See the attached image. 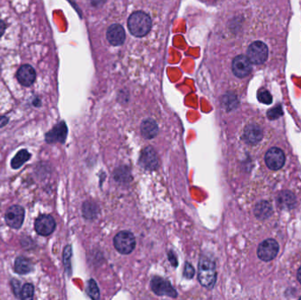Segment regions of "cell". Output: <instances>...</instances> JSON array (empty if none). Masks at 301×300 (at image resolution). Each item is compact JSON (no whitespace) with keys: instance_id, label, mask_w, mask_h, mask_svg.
Masks as SVG:
<instances>
[{"instance_id":"obj_11","label":"cell","mask_w":301,"mask_h":300,"mask_svg":"<svg viewBox=\"0 0 301 300\" xmlns=\"http://www.w3.org/2000/svg\"><path fill=\"white\" fill-rule=\"evenodd\" d=\"M232 69L234 75L238 78L247 77L252 71V63L246 56H238L234 59Z\"/></svg>"},{"instance_id":"obj_12","label":"cell","mask_w":301,"mask_h":300,"mask_svg":"<svg viewBox=\"0 0 301 300\" xmlns=\"http://www.w3.org/2000/svg\"><path fill=\"white\" fill-rule=\"evenodd\" d=\"M140 166L144 169L153 171L159 166L157 153L152 147H146L141 153L140 158Z\"/></svg>"},{"instance_id":"obj_3","label":"cell","mask_w":301,"mask_h":300,"mask_svg":"<svg viewBox=\"0 0 301 300\" xmlns=\"http://www.w3.org/2000/svg\"><path fill=\"white\" fill-rule=\"evenodd\" d=\"M114 246L119 253L122 255H129L135 248V237L130 232H120L114 238Z\"/></svg>"},{"instance_id":"obj_18","label":"cell","mask_w":301,"mask_h":300,"mask_svg":"<svg viewBox=\"0 0 301 300\" xmlns=\"http://www.w3.org/2000/svg\"><path fill=\"white\" fill-rule=\"evenodd\" d=\"M278 204L279 207H281L282 209H292L295 205L296 203V198L295 196L293 195V193L291 191H283V192L279 194V197H278Z\"/></svg>"},{"instance_id":"obj_32","label":"cell","mask_w":301,"mask_h":300,"mask_svg":"<svg viewBox=\"0 0 301 300\" xmlns=\"http://www.w3.org/2000/svg\"><path fill=\"white\" fill-rule=\"evenodd\" d=\"M5 28H6L5 23L2 20H0V37L5 34Z\"/></svg>"},{"instance_id":"obj_8","label":"cell","mask_w":301,"mask_h":300,"mask_svg":"<svg viewBox=\"0 0 301 300\" xmlns=\"http://www.w3.org/2000/svg\"><path fill=\"white\" fill-rule=\"evenodd\" d=\"M151 288L152 291L159 296H167L170 298H176L177 297V291L174 287L172 286L170 282H167L166 280L161 278H153L151 281Z\"/></svg>"},{"instance_id":"obj_10","label":"cell","mask_w":301,"mask_h":300,"mask_svg":"<svg viewBox=\"0 0 301 300\" xmlns=\"http://www.w3.org/2000/svg\"><path fill=\"white\" fill-rule=\"evenodd\" d=\"M68 129L67 126L64 121L59 122V124L55 126L52 130H50L45 135L46 143H63L65 142V139L67 137Z\"/></svg>"},{"instance_id":"obj_33","label":"cell","mask_w":301,"mask_h":300,"mask_svg":"<svg viewBox=\"0 0 301 300\" xmlns=\"http://www.w3.org/2000/svg\"><path fill=\"white\" fill-rule=\"evenodd\" d=\"M169 260H170L171 262H172V264H174V266H176V264H177V260H176V256H174L173 253H170V254H169Z\"/></svg>"},{"instance_id":"obj_2","label":"cell","mask_w":301,"mask_h":300,"mask_svg":"<svg viewBox=\"0 0 301 300\" xmlns=\"http://www.w3.org/2000/svg\"><path fill=\"white\" fill-rule=\"evenodd\" d=\"M128 27L133 36L138 37L146 36L152 27V20L148 15L143 12H136L128 20Z\"/></svg>"},{"instance_id":"obj_5","label":"cell","mask_w":301,"mask_h":300,"mask_svg":"<svg viewBox=\"0 0 301 300\" xmlns=\"http://www.w3.org/2000/svg\"><path fill=\"white\" fill-rule=\"evenodd\" d=\"M25 219V210L20 205L10 207L5 212V221L11 228L20 229L22 226Z\"/></svg>"},{"instance_id":"obj_19","label":"cell","mask_w":301,"mask_h":300,"mask_svg":"<svg viewBox=\"0 0 301 300\" xmlns=\"http://www.w3.org/2000/svg\"><path fill=\"white\" fill-rule=\"evenodd\" d=\"M254 212L258 220H264L270 218L273 212V210L270 202L261 201L256 204Z\"/></svg>"},{"instance_id":"obj_17","label":"cell","mask_w":301,"mask_h":300,"mask_svg":"<svg viewBox=\"0 0 301 300\" xmlns=\"http://www.w3.org/2000/svg\"><path fill=\"white\" fill-rule=\"evenodd\" d=\"M158 131L159 127L157 123L152 119H146L141 124V132L146 139H154L157 136Z\"/></svg>"},{"instance_id":"obj_34","label":"cell","mask_w":301,"mask_h":300,"mask_svg":"<svg viewBox=\"0 0 301 300\" xmlns=\"http://www.w3.org/2000/svg\"><path fill=\"white\" fill-rule=\"evenodd\" d=\"M298 279H299V281L301 283V267L299 269V271H298Z\"/></svg>"},{"instance_id":"obj_4","label":"cell","mask_w":301,"mask_h":300,"mask_svg":"<svg viewBox=\"0 0 301 300\" xmlns=\"http://www.w3.org/2000/svg\"><path fill=\"white\" fill-rule=\"evenodd\" d=\"M268 47L262 41L253 42L247 49V59L254 64H261L268 58Z\"/></svg>"},{"instance_id":"obj_9","label":"cell","mask_w":301,"mask_h":300,"mask_svg":"<svg viewBox=\"0 0 301 300\" xmlns=\"http://www.w3.org/2000/svg\"><path fill=\"white\" fill-rule=\"evenodd\" d=\"M285 162V157L283 151L279 148H270L265 155V163L271 170H279L283 167Z\"/></svg>"},{"instance_id":"obj_25","label":"cell","mask_w":301,"mask_h":300,"mask_svg":"<svg viewBox=\"0 0 301 300\" xmlns=\"http://www.w3.org/2000/svg\"><path fill=\"white\" fill-rule=\"evenodd\" d=\"M130 175V172L126 167H121L115 171V179H117V181H129L131 179Z\"/></svg>"},{"instance_id":"obj_7","label":"cell","mask_w":301,"mask_h":300,"mask_svg":"<svg viewBox=\"0 0 301 300\" xmlns=\"http://www.w3.org/2000/svg\"><path fill=\"white\" fill-rule=\"evenodd\" d=\"M56 221L50 215H40L35 222V230L40 236H49L56 229Z\"/></svg>"},{"instance_id":"obj_28","label":"cell","mask_w":301,"mask_h":300,"mask_svg":"<svg viewBox=\"0 0 301 300\" xmlns=\"http://www.w3.org/2000/svg\"><path fill=\"white\" fill-rule=\"evenodd\" d=\"M268 117L270 118V120H276L279 117H281L283 115V109H282V106H277L276 108H271L270 110H269L268 112Z\"/></svg>"},{"instance_id":"obj_1","label":"cell","mask_w":301,"mask_h":300,"mask_svg":"<svg viewBox=\"0 0 301 300\" xmlns=\"http://www.w3.org/2000/svg\"><path fill=\"white\" fill-rule=\"evenodd\" d=\"M198 281L202 286L212 288L217 281L216 266L214 261L202 257L198 265Z\"/></svg>"},{"instance_id":"obj_27","label":"cell","mask_w":301,"mask_h":300,"mask_svg":"<svg viewBox=\"0 0 301 300\" xmlns=\"http://www.w3.org/2000/svg\"><path fill=\"white\" fill-rule=\"evenodd\" d=\"M257 97H258L259 101L261 102V103L269 105V104L272 102V96H271V94H270L268 91H266V90H261V91L258 93Z\"/></svg>"},{"instance_id":"obj_30","label":"cell","mask_w":301,"mask_h":300,"mask_svg":"<svg viewBox=\"0 0 301 300\" xmlns=\"http://www.w3.org/2000/svg\"><path fill=\"white\" fill-rule=\"evenodd\" d=\"M194 275H195V269H194L193 267L189 263H186L184 267L185 278H187L188 279H191V278H193Z\"/></svg>"},{"instance_id":"obj_14","label":"cell","mask_w":301,"mask_h":300,"mask_svg":"<svg viewBox=\"0 0 301 300\" xmlns=\"http://www.w3.org/2000/svg\"><path fill=\"white\" fill-rule=\"evenodd\" d=\"M108 40L114 46L121 45L125 40V32L123 27L119 24H114L108 27L107 32Z\"/></svg>"},{"instance_id":"obj_24","label":"cell","mask_w":301,"mask_h":300,"mask_svg":"<svg viewBox=\"0 0 301 300\" xmlns=\"http://www.w3.org/2000/svg\"><path fill=\"white\" fill-rule=\"evenodd\" d=\"M71 258H72V246L70 245L65 246L63 250V264L65 271L71 275Z\"/></svg>"},{"instance_id":"obj_23","label":"cell","mask_w":301,"mask_h":300,"mask_svg":"<svg viewBox=\"0 0 301 300\" xmlns=\"http://www.w3.org/2000/svg\"><path fill=\"white\" fill-rule=\"evenodd\" d=\"M35 294V287L32 283H26L23 285L20 291V298L21 300H32Z\"/></svg>"},{"instance_id":"obj_29","label":"cell","mask_w":301,"mask_h":300,"mask_svg":"<svg viewBox=\"0 0 301 300\" xmlns=\"http://www.w3.org/2000/svg\"><path fill=\"white\" fill-rule=\"evenodd\" d=\"M11 285H12V290L14 291V295L17 298H20V291H21V283L16 279H13L11 281Z\"/></svg>"},{"instance_id":"obj_15","label":"cell","mask_w":301,"mask_h":300,"mask_svg":"<svg viewBox=\"0 0 301 300\" xmlns=\"http://www.w3.org/2000/svg\"><path fill=\"white\" fill-rule=\"evenodd\" d=\"M262 139L261 129L256 124H250L246 127L243 134V139L249 144H256Z\"/></svg>"},{"instance_id":"obj_26","label":"cell","mask_w":301,"mask_h":300,"mask_svg":"<svg viewBox=\"0 0 301 300\" xmlns=\"http://www.w3.org/2000/svg\"><path fill=\"white\" fill-rule=\"evenodd\" d=\"M223 103L225 105V108L227 110H232L234 108H236L237 104H238V100L237 98L234 96V95H226L224 97L223 100Z\"/></svg>"},{"instance_id":"obj_16","label":"cell","mask_w":301,"mask_h":300,"mask_svg":"<svg viewBox=\"0 0 301 300\" xmlns=\"http://www.w3.org/2000/svg\"><path fill=\"white\" fill-rule=\"evenodd\" d=\"M34 269L31 260L24 256H19L14 262V271L19 275L30 273Z\"/></svg>"},{"instance_id":"obj_13","label":"cell","mask_w":301,"mask_h":300,"mask_svg":"<svg viewBox=\"0 0 301 300\" xmlns=\"http://www.w3.org/2000/svg\"><path fill=\"white\" fill-rule=\"evenodd\" d=\"M16 76L20 85H24V86H30L36 80V72L31 65L24 64L20 67Z\"/></svg>"},{"instance_id":"obj_21","label":"cell","mask_w":301,"mask_h":300,"mask_svg":"<svg viewBox=\"0 0 301 300\" xmlns=\"http://www.w3.org/2000/svg\"><path fill=\"white\" fill-rule=\"evenodd\" d=\"M83 215L87 220H94L98 213V207L94 202H86L83 204Z\"/></svg>"},{"instance_id":"obj_6","label":"cell","mask_w":301,"mask_h":300,"mask_svg":"<svg viewBox=\"0 0 301 300\" xmlns=\"http://www.w3.org/2000/svg\"><path fill=\"white\" fill-rule=\"evenodd\" d=\"M279 251V243L275 240L269 239V240H266L264 241L261 242L260 246H258L257 255L261 260H264V261H270L274 259Z\"/></svg>"},{"instance_id":"obj_20","label":"cell","mask_w":301,"mask_h":300,"mask_svg":"<svg viewBox=\"0 0 301 300\" xmlns=\"http://www.w3.org/2000/svg\"><path fill=\"white\" fill-rule=\"evenodd\" d=\"M31 158V154L28 153L27 150H20V152L17 153V154L13 158L12 161H11V166L13 169H19L20 168L21 166L28 161Z\"/></svg>"},{"instance_id":"obj_22","label":"cell","mask_w":301,"mask_h":300,"mask_svg":"<svg viewBox=\"0 0 301 300\" xmlns=\"http://www.w3.org/2000/svg\"><path fill=\"white\" fill-rule=\"evenodd\" d=\"M86 291H87V294L89 295L91 299H93V300H99V287H98L97 283H96L94 279H90L88 282H87V289H86Z\"/></svg>"},{"instance_id":"obj_31","label":"cell","mask_w":301,"mask_h":300,"mask_svg":"<svg viewBox=\"0 0 301 300\" xmlns=\"http://www.w3.org/2000/svg\"><path fill=\"white\" fill-rule=\"evenodd\" d=\"M8 121H9L8 117H0V129L3 128V127H5V126L8 123Z\"/></svg>"}]
</instances>
